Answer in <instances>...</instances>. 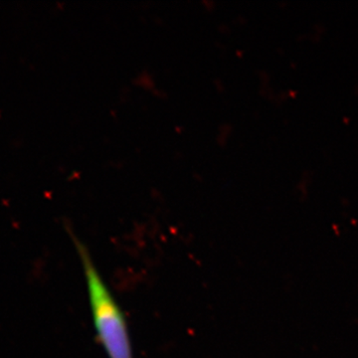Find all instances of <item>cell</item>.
Here are the masks:
<instances>
[{"mask_svg":"<svg viewBox=\"0 0 358 358\" xmlns=\"http://www.w3.org/2000/svg\"><path fill=\"white\" fill-rule=\"evenodd\" d=\"M81 260L96 336L109 358H134L126 317L94 263L86 245L71 232Z\"/></svg>","mask_w":358,"mask_h":358,"instance_id":"obj_1","label":"cell"}]
</instances>
